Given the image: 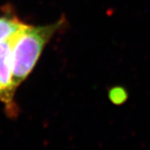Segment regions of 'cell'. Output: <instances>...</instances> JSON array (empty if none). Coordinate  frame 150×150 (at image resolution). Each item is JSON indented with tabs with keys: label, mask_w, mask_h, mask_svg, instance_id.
<instances>
[{
	"label": "cell",
	"mask_w": 150,
	"mask_h": 150,
	"mask_svg": "<svg viewBox=\"0 0 150 150\" xmlns=\"http://www.w3.org/2000/svg\"><path fill=\"white\" fill-rule=\"evenodd\" d=\"M64 23V19L45 26H27L13 36L12 45L13 82L21 84L31 73L51 38Z\"/></svg>",
	"instance_id": "6da1fadb"
},
{
	"label": "cell",
	"mask_w": 150,
	"mask_h": 150,
	"mask_svg": "<svg viewBox=\"0 0 150 150\" xmlns=\"http://www.w3.org/2000/svg\"><path fill=\"white\" fill-rule=\"evenodd\" d=\"M13 36L0 43V101L5 105L8 114L18 111L13 101L16 87L13 82L12 45Z\"/></svg>",
	"instance_id": "7a4b0ae2"
},
{
	"label": "cell",
	"mask_w": 150,
	"mask_h": 150,
	"mask_svg": "<svg viewBox=\"0 0 150 150\" xmlns=\"http://www.w3.org/2000/svg\"><path fill=\"white\" fill-rule=\"evenodd\" d=\"M28 26L13 15L0 16V43L9 39Z\"/></svg>",
	"instance_id": "3957f363"
},
{
	"label": "cell",
	"mask_w": 150,
	"mask_h": 150,
	"mask_svg": "<svg viewBox=\"0 0 150 150\" xmlns=\"http://www.w3.org/2000/svg\"><path fill=\"white\" fill-rule=\"evenodd\" d=\"M109 98L114 104H122L126 101L128 94L125 89L122 88H112L109 92Z\"/></svg>",
	"instance_id": "277c9868"
}]
</instances>
